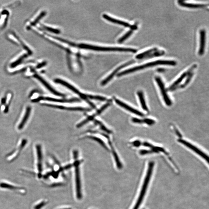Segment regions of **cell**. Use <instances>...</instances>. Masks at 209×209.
Wrapping results in <instances>:
<instances>
[{
	"mask_svg": "<svg viewBox=\"0 0 209 209\" xmlns=\"http://www.w3.org/2000/svg\"><path fill=\"white\" fill-rule=\"evenodd\" d=\"M176 62L174 61L158 60L154 61L147 63L146 64L139 65V66L134 67L132 68L128 69V70H124V71L121 72L118 74L117 76H118V77H120V76H124V75H127V74L131 73L144 70V69H146L147 68L157 66V65H167L174 66V65H176Z\"/></svg>",
	"mask_w": 209,
	"mask_h": 209,
	"instance_id": "obj_1",
	"label": "cell"
},
{
	"mask_svg": "<svg viewBox=\"0 0 209 209\" xmlns=\"http://www.w3.org/2000/svg\"><path fill=\"white\" fill-rule=\"evenodd\" d=\"M80 48L99 51H119V52H131L135 53L137 50L134 49L122 47H106L94 46L86 44H80L78 45Z\"/></svg>",
	"mask_w": 209,
	"mask_h": 209,
	"instance_id": "obj_2",
	"label": "cell"
},
{
	"mask_svg": "<svg viewBox=\"0 0 209 209\" xmlns=\"http://www.w3.org/2000/svg\"><path fill=\"white\" fill-rule=\"evenodd\" d=\"M154 165V163L153 162H150L149 163L147 172L146 176L144 183L143 184V187H142L141 191L140 194H139V196L138 200H137V202L136 203L135 206L134 207L133 209H139L141 204L143 198H144V195H145L146 192L147 188L149 181H150V179L151 178V175H152Z\"/></svg>",
	"mask_w": 209,
	"mask_h": 209,
	"instance_id": "obj_3",
	"label": "cell"
},
{
	"mask_svg": "<svg viewBox=\"0 0 209 209\" xmlns=\"http://www.w3.org/2000/svg\"><path fill=\"white\" fill-rule=\"evenodd\" d=\"M165 53V52L163 50L159 49L156 48H154L137 55L136 58L138 59H146L153 57H159L163 55Z\"/></svg>",
	"mask_w": 209,
	"mask_h": 209,
	"instance_id": "obj_4",
	"label": "cell"
},
{
	"mask_svg": "<svg viewBox=\"0 0 209 209\" xmlns=\"http://www.w3.org/2000/svg\"><path fill=\"white\" fill-rule=\"evenodd\" d=\"M0 188L13 191L20 194H23L26 192V189L24 187L15 186L11 183L5 181L0 182Z\"/></svg>",
	"mask_w": 209,
	"mask_h": 209,
	"instance_id": "obj_5",
	"label": "cell"
},
{
	"mask_svg": "<svg viewBox=\"0 0 209 209\" xmlns=\"http://www.w3.org/2000/svg\"><path fill=\"white\" fill-rule=\"evenodd\" d=\"M37 154V163L36 170H35L36 174L38 178L40 179L42 177L43 171L42 167V154L41 147L40 145H37L36 146Z\"/></svg>",
	"mask_w": 209,
	"mask_h": 209,
	"instance_id": "obj_6",
	"label": "cell"
},
{
	"mask_svg": "<svg viewBox=\"0 0 209 209\" xmlns=\"http://www.w3.org/2000/svg\"><path fill=\"white\" fill-rule=\"evenodd\" d=\"M155 80L160 89L163 100L166 104L167 106H170L172 103L171 100H170L169 96L167 94V91L166 90L163 81L161 79L160 77H159V76L155 77Z\"/></svg>",
	"mask_w": 209,
	"mask_h": 209,
	"instance_id": "obj_7",
	"label": "cell"
},
{
	"mask_svg": "<svg viewBox=\"0 0 209 209\" xmlns=\"http://www.w3.org/2000/svg\"><path fill=\"white\" fill-rule=\"evenodd\" d=\"M75 173L76 196L79 199H80L82 198V187H81L80 174L78 162H76V163Z\"/></svg>",
	"mask_w": 209,
	"mask_h": 209,
	"instance_id": "obj_8",
	"label": "cell"
},
{
	"mask_svg": "<svg viewBox=\"0 0 209 209\" xmlns=\"http://www.w3.org/2000/svg\"><path fill=\"white\" fill-rule=\"evenodd\" d=\"M178 141L180 143H181L183 145H185V146L187 147L188 148H189L190 149L193 150L194 151V152L198 154V155H199L201 156L202 158L204 159L208 162V163L209 162V158L208 156L206 155V154L204 153L203 152L201 151L200 150H199V148H197L196 147L194 146V145H193V144H191V143H189V142L187 141L184 140L182 139H180L178 140Z\"/></svg>",
	"mask_w": 209,
	"mask_h": 209,
	"instance_id": "obj_9",
	"label": "cell"
},
{
	"mask_svg": "<svg viewBox=\"0 0 209 209\" xmlns=\"http://www.w3.org/2000/svg\"><path fill=\"white\" fill-rule=\"evenodd\" d=\"M40 100H46V101H54V102L59 103H71L76 102V101H80L79 99H56L55 98L48 97H40L37 99H34L32 100V101L33 102H37Z\"/></svg>",
	"mask_w": 209,
	"mask_h": 209,
	"instance_id": "obj_10",
	"label": "cell"
},
{
	"mask_svg": "<svg viewBox=\"0 0 209 209\" xmlns=\"http://www.w3.org/2000/svg\"><path fill=\"white\" fill-rule=\"evenodd\" d=\"M103 17L107 21H110V22L113 23L117 24L120 25L124 26V27H131V29L134 30L137 29V27L135 25H131L125 22V21H120V20H117L114 18H112L111 17L108 16L107 14H104L103 15Z\"/></svg>",
	"mask_w": 209,
	"mask_h": 209,
	"instance_id": "obj_11",
	"label": "cell"
},
{
	"mask_svg": "<svg viewBox=\"0 0 209 209\" xmlns=\"http://www.w3.org/2000/svg\"><path fill=\"white\" fill-rule=\"evenodd\" d=\"M135 62L134 61H130L127 62V63H125V64H123V65H120V66L119 67L117 68L115 70H114L110 74V75H109L107 77V78L105 79L104 80L101 82V85L102 86L105 85L107 84L110 82L113 78L114 77L115 75H116L118 73V72L121 69H122L123 68L125 67L128 66V65H130V64H132V63H134Z\"/></svg>",
	"mask_w": 209,
	"mask_h": 209,
	"instance_id": "obj_12",
	"label": "cell"
},
{
	"mask_svg": "<svg viewBox=\"0 0 209 209\" xmlns=\"http://www.w3.org/2000/svg\"><path fill=\"white\" fill-rule=\"evenodd\" d=\"M115 102L117 104L119 105V106H120V107H122V108H125V109L128 111L131 112V113H134V114L137 115L139 116H144V114H143V113H142L141 112H140L139 111L137 110V109H134V108H132V107H131V106L126 104V103L120 101V100H118V99H115Z\"/></svg>",
	"mask_w": 209,
	"mask_h": 209,
	"instance_id": "obj_13",
	"label": "cell"
},
{
	"mask_svg": "<svg viewBox=\"0 0 209 209\" xmlns=\"http://www.w3.org/2000/svg\"><path fill=\"white\" fill-rule=\"evenodd\" d=\"M199 47L198 54L199 56H202L205 53V43H206V32L205 30L202 29L200 31L199 34Z\"/></svg>",
	"mask_w": 209,
	"mask_h": 209,
	"instance_id": "obj_14",
	"label": "cell"
},
{
	"mask_svg": "<svg viewBox=\"0 0 209 209\" xmlns=\"http://www.w3.org/2000/svg\"><path fill=\"white\" fill-rule=\"evenodd\" d=\"M34 77H35V78H37L38 80H39L42 83V84L44 85L45 86V87H46V88H47L51 92H52V94H54V95H57V96H64V95H63V94H61L60 93L58 92V91H56L55 89H53V88H52V87H51V86L45 80H44L42 77L41 76H40L39 75H37V74H36V75H34Z\"/></svg>",
	"mask_w": 209,
	"mask_h": 209,
	"instance_id": "obj_15",
	"label": "cell"
},
{
	"mask_svg": "<svg viewBox=\"0 0 209 209\" xmlns=\"http://www.w3.org/2000/svg\"><path fill=\"white\" fill-rule=\"evenodd\" d=\"M178 4L179 5L182 7H185L189 8H192V9H196V8H205L208 6V5L206 4H194L192 3H189L186 2V1H178Z\"/></svg>",
	"mask_w": 209,
	"mask_h": 209,
	"instance_id": "obj_16",
	"label": "cell"
},
{
	"mask_svg": "<svg viewBox=\"0 0 209 209\" xmlns=\"http://www.w3.org/2000/svg\"><path fill=\"white\" fill-rule=\"evenodd\" d=\"M45 106H49V107L58 108V109L64 110L80 111H88L89 110V109L87 108H83V107H68L51 104H45Z\"/></svg>",
	"mask_w": 209,
	"mask_h": 209,
	"instance_id": "obj_17",
	"label": "cell"
},
{
	"mask_svg": "<svg viewBox=\"0 0 209 209\" xmlns=\"http://www.w3.org/2000/svg\"><path fill=\"white\" fill-rule=\"evenodd\" d=\"M190 71V69L183 73L169 87V89L170 90H173V89H175V88H177L179 85L181 84L184 80L186 78L187 75H188Z\"/></svg>",
	"mask_w": 209,
	"mask_h": 209,
	"instance_id": "obj_18",
	"label": "cell"
},
{
	"mask_svg": "<svg viewBox=\"0 0 209 209\" xmlns=\"http://www.w3.org/2000/svg\"><path fill=\"white\" fill-rule=\"evenodd\" d=\"M54 81L56 83L60 84L65 86L66 88H68V89H70V90H71L72 91L75 93V94H78V95H80L81 93H80V91H79L76 88H75V87L70 84V83H68L67 82L63 80L60 79H56Z\"/></svg>",
	"mask_w": 209,
	"mask_h": 209,
	"instance_id": "obj_19",
	"label": "cell"
},
{
	"mask_svg": "<svg viewBox=\"0 0 209 209\" xmlns=\"http://www.w3.org/2000/svg\"><path fill=\"white\" fill-rule=\"evenodd\" d=\"M137 95H138V98H139L140 103L142 108L144 110L148 111V108L147 106L146 103V102L145 98H144V94H143V92L141 91H139L137 92Z\"/></svg>",
	"mask_w": 209,
	"mask_h": 209,
	"instance_id": "obj_20",
	"label": "cell"
},
{
	"mask_svg": "<svg viewBox=\"0 0 209 209\" xmlns=\"http://www.w3.org/2000/svg\"><path fill=\"white\" fill-rule=\"evenodd\" d=\"M31 111V107H27L23 119L21 120L20 125H19L18 129H21L25 125L26 122H27V120H28Z\"/></svg>",
	"mask_w": 209,
	"mask_h": 209,
	"instance_id": "obj_21",
	"label": "cell"
},
{
	"mask_svg": "<svg viewBox=\"0 0 209 209\" xmlns=\"http://www.w3.org/2000/svg\"><path fill=\"white\" fill-rule=\"evenodd\" d=\"M108 142H109V145L110 146L111 148L112 153L113 154L117 166L119 169H121L122 168V165L121 162H120V159H119V156H118L117 153L116 152L114 148L112 146L111 143L110 141Z\"/></svg>",
	"mask_w": 209,
	"mask_h": 209,
	"instance_id": "obj_22",
	"label": "cell"
},
{
	"mask_svg": "<svg viewBox=\"0 0 209 209\" xmlns=\"http://www.w3.org/2000/svg\"><path fill=\"white\" fill-rule=\"evenodd\" d=\"M133 30L131 29L128 32H127L125 34H124L122 37H121L120 39L118 40V42L119 43H122L123 42H125L126 39H127L129 37L132 33H133Z\"/></svg>",
	"mask_w": 209,
	"mask_h": 209,
	"instance_id": "obj_23",
	"label": "cell"
},
{
	"mask_svg": "<svg viewBox=\"0 0 209 209\" xmlns=\"http://www.w3.org/2000/svg\"><path fill=\"white\" fill-rule=\"evenodd\" d=\"M88 138H89V139L96 141L98 142L99 144H100V145L102 146L106 150H108V148L106 146V144L104 143V142L101 139H100V138H98V137H93V136H92V137H91V136H89V137H88Z\"/></svg>",
	"mask_w": 209,
	"mask_h": 209,
	"instance_id": "obj_24",
	"label": "cell"
},
{
	"mask_svg": "<svg viewBox=\"0 0 209 209\" xmlns=\"http://www.w3.org/2000/svg\"><path fill=\"white\" fill-rule=\"evenodd\" d=\"M46 204L45 201L42 200L38 201L34 204L33 206V209H42Z\"/></svg>",
	"mask_w": 209,
	"mask_h": 209,
	"instance_id": "obj_25",
	"label": "cell"
},
{
	"mask_svg": "<svg viewBox=\"0 0 209 209\" xmlns=\"http://www.w3.org/2000/svg\"><path fill=\"white\" fill-rule=\"evenodd\" d=\"M86 96H87V99L88 98L90 99L99 100V101H105L106 100V98L102 97V96H94V95H86Z\"/></svg>",
	"mask_w": 209,
	"mask_h": 209,
	"instance_id": "obj_26",
	"label": "cell"
},
{
	"mask_svg": "<svg viewBox=\"0 0 209 209\" xmlns=\"http://www.w3.org/2000/svg\"><path fill=\"white\" fill-rule=\"evenodd\" d=\"M95 123L97 124V125H99L100 127L101 128V129L103 130V131H105V132H107L108 134H110L111 133V131L110 130L108 129L104 125H103L101 122L99 121V120H95Z\"/></svg>",
	"mask_w": 209,
	"mask_h": 209,
	"instance_id": "obj_27",
	"label": "cell"
},
{
	"mask_svg": "<svg viewBox=\"0 0 209 209\" xmlns=\"http://www.w3.org/2000/svg\"><path fill=\"white\" fill-rule=\"evenodd\" d=\"M43 27L46 30L52 32V33H56V34H59L61 33L60 31L59 30L57 29L53 28H51V27H46V26L44 25L43 26Z\"/></svg>",
	"mask_w": 209,
	"mask_h": 209,
	"instance_id": "obj_28",
	"label": "cell"
},
{
	"mask_svg": "<svg viewBox=\"0 0 209 209\" xmlns=\"http://www.w3.org/2000/svg\"><path fill=\"white\" fill-rule=\"evenodd\" d=\"M26 56H27L26 55H24L21 56V57H20V58L17 60L15 61L14 63H12L11 64L12 67H15L17 66L19 64H20V63H21V62L22 61L23 58H24Z\"/></svg>",
	"mask_w": 209,
	"mask_h": 209,
	"instance_id": "obj_29",
	"label": "cell"
},
{
	"mask_svg": "<svg viewBox=\"0 0 209 209\" xmlns=\"http://www.w3.org/2000/svg\"><path fill=\"white\" fill-rule=\"evenodd\" d=\"M45 14H46V12H42L41 13L39 16L37 17L35 20L32 23V25H35L43 17L45 16Z\"/></svg>",
	"mask_w": 209,
	"mask_h": 209,
	"instance_id": "obj_30",
	"label": "cell"
},
{
	"mask_svg": "<svg viewBox=\"0 0 209 209\" xmlns=\"http://www.w3.org/2000/svg\"><path fill=\"white\" fill-rule=\"evenodd\" d=\"M143 123H145L147 125H152L155 124V120L150 119H145L143 120Z\"/></svg>",
	"mask_w": 209,
	"mask_h": 209,
	"instance_id": "obj_31",
	"label": "cell"
},
{
	"mask_svg": "<svg viewBox=\"0 0 209 209\" xmlns=\"http://www.w3.org/2000/svg\"><path fill=\"white\" fill-rule=\"evenodd\" d=\"M132 120L133 122L135 123L142 124L143 123V120H141V119H137V118H132Z\"/></svg>",
	"mask_w": 209,
	"mask_h": 209,
	"instance_id": "obj_32",
	"label": "cell"
},
{
	"mask_svg": "<svg viewBox=\"0 0 209 209\" xmlns=\"http://www.w3.org/2000/svg\"><path fill=\"white\" fill-rule=\"evenodd\" d=\"M153 152V151H148V150H143L140 151V154L141 155H146V154L151 153Z\"/></svg>",
	"mask_w": 209,
	"mask_h": 209,
	"instance_id": "obj_33",
	"label": "cell"
},
{
	"mask_svg": "<svg viewBox=\"0 0 209 209\" xmlns=\"http://www.w3.org/2000/svg\"><path fill=\"white\" fill-rule=\"evenodd\" d=\"M132 144L135 146L139 147L141 145V143L139 141H136L132 142Z\"/></svg>",
	"mask_w": 209,
	"mask_h": 209,
	"instance_id": "obj_34",
	"label": "cell"
}]
</instances>
